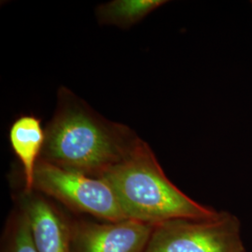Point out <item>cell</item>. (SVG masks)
<instances>
[{"mask_svg":"<svg viewBox=\"0 0 252 252\" xmlns=\"http://www.w3.org/2000/svg\"><path fill=\"white\" fill-rule=\"evenodd\" d=\"M45 133L40 160L94 178L121 162L139 139L129 127L102 117L63 87Z\"/></svg>","mask_w":252,"mask_h":252,"instance_id":"cell-1","label":"cell"},{"mask_svg":"<svg viewBox=\"0 0 252 252\" xmlns=\"http://www.w3.org/2000/svg\"><path fill=\"white\" fill-rule=\"evenodd\" d=\"M101 179L114 191L128 220L157 225L176 219H210L220 212L199 204L179 189L140 138Z\"/></svg>","mask_w":252,"mask_h":252,"instance_id":"cell-2","label":"cell"},{"mask_svg":"<svg viewBox=\"0 0 252 252\" xmlns=\"http://www.w3.org/2000/svg\"><path fill=\"white\" fill-rule=\"evenodd\" d=\"M54 200L77 214L104 221L126 219L108 182L40 160L36 165L32 191Z\"/></svg>","mask_w":252,"mask_h":252,"instance_id":"cell-3","label":"cell"},{"mask_svg":"<svg viewBox=\"0 0 252 252\" xmlns=\"http://www.w3.org/2000/svg\"><path fill=\"white\" fill-rule=\"evenodd\" d=\"M145 252H246L240 221L220 211L210 219H176L154 225Z\"/></svg>","mask_w":252,"mask_h":252,"instance_id":"cell-4","label":"cell"},{"mask_svg":"<svg viewBox=\"0 0 252 252\" xmlns=\"http://www.w3.org/2000/svg\"><path fill=\"white\" fill-rule=\"evenodd\" d=\"M154 225L133 220H94L72 217L74 252H145Z\"/></svg>","mask_w":252,"mask_h":252,"instance_id":"cell-5","label":"cell"},{"mask_svg":"<svg viewBox=\"0 0 252 252\" xmlns=\"http://www.w3.org/2000/svg\"><path fill=\"white\" fill-rule=\"evenodd\" d=\"M27 213L38 252H74L71 220L59 204L36 191H22L15 200Z\"/></svg>","mask_w":252,"mask_h":252,"instance_id":"cell-6","label":"cell"},{"mask_svg":"<svg viewBox=\"0 0 252 252\" xmlns=\"http://www.w3.org/2000/svg\"><path fill=\"white\" fill-rule=\"evenodd\" d=\"M9 138L11 149L23 168L25 180L23 190L31 192L36 165L41 159L45 145V130L38 118L24 115L10 126Z\"/></svg>","mask_w":252,"mask_h":252,"instance_id":"cell-7","label":"cell"},{"mask_svg":"<svg viewBox=\"0 0 252 252\" xmlns=\"http://www.w3.org/2000/svg\"><path fill=\"white\" fill-rule=\"evenodd\" d=\"M165 3L163 0H113L97 7L96 17L102 25L128 28Z\"/></svg>","mask_w":252,"mask_h":252,"instance_id":"cell-8","label":"cell"},{"mask_svg":"<svg viewBox=\"0 0 252 252\" xmlns=\"http://www.w3.org/2000/svg\"><path fill=\"white\" fill-rule=\"evenodd\" d=\"M0 252H38L27 213L16 203L4 224Z\"/></svg>","mask_w":252,"mask_h":252,"instance_id":"cell-9","label":"cell"}]
</instances>
